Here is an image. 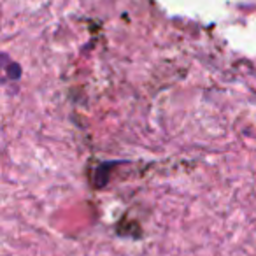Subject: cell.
Masks as SVG:
<instances>
[{"mask_svg":"<svg viewBox=\"0 0 256 256\" xmlns=\"http://www.w3.org/2000/svg\"><path fill=\"white\" fill-rule=\"evenodd\" d=\"M120 164H123V162H104V164H100L95 168V174H93V186L95 188H104L109 182V174H110L109 168L116 167Z\"/></svg>","mask_w":256,"mask_h":256,"instance_id":"cell-1","label":"cell"},{"mask_svg":"<svg viewBox=\"0 0 256 256\" xmlns=\"http://www.w3.org/2000/svg\"><path fill=\"white\" fill-rule=\"evenodd\" d=\"M2 68H4V76L11 81H18L22 78V67L20 64H16L14 60L8 56V54H2Z\"/></svg>","mask_w":256,"mask_h":256,"instance_id":"cell-2","label":"cell"}]
</instances>
